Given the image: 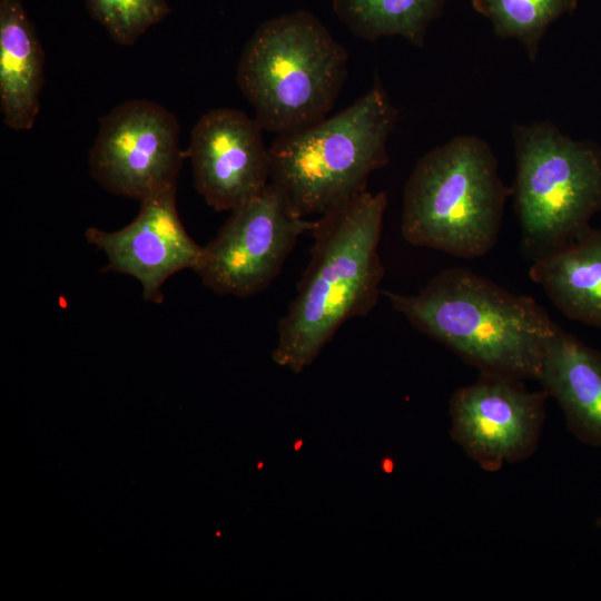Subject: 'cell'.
I'll use <instances>...</instances> for the list:
<instances>
[{
  "mask_svg": "<svg viewBox=\"0 0 601 601\" xmlns=\"http://www.w3.org/2000/svg\"><path fill=\"white\" fill-rule=\"evenodd\" d=\"M546 396L521 380L481 373L450 401L451 435L485 470L523 460L538 444Z\"/></svg>",
  "mask_w": 601,
  "mask_h": 601,
  "instance_id": "obj_9",
  "label": "cell"
},
{
  "mask_svg": "<svg viewBox=\"0 0 601 601\" xmlns=\"http://www.w3.org/2000/svg\"><path fill=\"white\" fill-rule=\"evenodd\" d=\"M262 130L256 118L231 108L211 109L194 126L186 157L197 191L216 211L233 210L269 184Z\"/></svg>",
  "mask_w": 601,
  "mask_h": 601,
  "instance_id": "obj_11",
  "label": "cell"
},
{
  "mask_svg": "<svg viewBox=\"0 0 601 601\" xmlns=\"http://www.w3.org/2000/svg\"><path fill=\"white\" fill-rule=\"evenodd\" d=\"M386 206L384 191H364L315 220L309 262L277 325L276 364L302 372L345 322L373 311L382 295Z\"/></svg>",
  "mask_w": 601,
  "mask_h": 601,
  "instance_id": "obj_1",
  "label": "cell"
},
{
  "mask_svg": "<svg viewBox=\"0 0 601 601\" xmlns=\"http://www.w3.org/2000/svg\"><path fill=\"white\" fill-rule=\"evenodd\" d=\"M529 276L568 318L601 328V230L588 226L533 259Z\"/></svg>",
  "mask_w": 601,
  "mask_h": 601,
  "instance_id": "obj_14",
  "label": "cell"
},
{
  "mask_svg": "<svg viewBox=\"0 0 601 601\" xmlns=\"http://www.w3.org/2000/svg\"><path fill=\"white\" fill-rule=\"evenodd\" d=\"M86 240L107 258L104 270L137 279L147 302L164 300L165 282L180 270H195L203 246L186 231L178 214L176 184L140 200V209L127 226L106 231L88 227Z\"/></svg>",
  "mask_w": 601,
  "mask_h": 601,
  "instance_id": "obj_10",
  "label": "cell"
},
{
  "mask_svg": "<svg viewBox=\"0 0 601 601\" xmlns=\"http://www.w3.org/2000/svg\"><path fill=\"white\" fill-rule=\"evenodd\" d=\"M89 150L92 178L107 191L137 200L173 184L186 157L179 124L147 99L119 104L99 121Z\"/></svg>",
  "mask_w": 601,
  "mask_h": 601,
  "instance_id": "obj_8",
  "label": "cell"
},
{
  "mask_svg": "<svg viewBox=\"0 0 601 601\" xmlns=\"http://www.w3.org/2000/svg\"><path fill=\"white\" fill-rule=\"evenodd\" d=\"M382 295L416 331L481 373L539 380L548 343L560 328L534 298L464 268H447L413 295Z\"/></svg>",
  "mask_w": 601,
  "mask_h": 601,
  "instance_id": "obj_2",
  "label": "cell"
},
{
  "mask_svg": "<svg viewBox=\"0 0 601 601\" xmlns=\"http://www.w3.org/2000/svg\"><path fill=\"white\" fill-rule=\"evenodd\" d=\"M513 141L511 193L522 246L535 259L573 239L601 210V147L549 121L514 126Z\"/></svg>",
  "mask_w": 601,
  "mask_h": 601,
  "instance_id": "obj_6",
  "label": "cell"
},
{
  "mask_svg": "<svg viewBox=\"0 0 601 601\" xmlns=\"http://www.w3.org/2000/svg\"><path fill=\"white\" fill-rule=\"evenodd\" d=\"M347 61L346 49L322 21L297 10L257 27L239 57L236 82L262 128L279 135L325 118Z\"/></svg>",
  "mask_w": 601,
  "mask_h": 601,
  "instance_id": "obj_5",
  "label": "cell"
},
{
  "mask_svg": "<svg viewBox=\"0 0 601 601\" xmlns=\"http://www.w3.org/2000/svg\"><path fill=\"white\" fill-rule=\"evenodd\" d=\"M92 19L119 45L130 46L171 11L168 0H85Z\"/></svg>",
  "mask_w": 601,
  "mask_h": 601,
  "instance_id": "obj_17",
  "label": "cell"
},
{
  "mask_svg": "<svg viewBox=\"0 0 601 601\" xmlns=\"http://www.w3.org/2000/svg\"><path fill=\"white\" fill-rule=\"evenodd\" d=\"M397 115L376 79L338 114L277 135L269 147V183L300 216L326 214L366 191L370 176L388 162Z\"/></svg>",
  "mask_w": 601,
  "mask_h": 601,
  "instance_id": "obj_3",
  "label": "cell"
},
{
  "mask_svg": "<svg viewBox=\"0 0 601 601\" xmlns=\"http://www.w3.org/2000/svg\"><path fill=\"white\" fill-rule=\"evenodd\" d=\"M314 225L315 220L300 216L269 183L230 210L217 235L203 246L194 272L217 294L252 296L274 280L299 237Z\"/></svg>",
  "mask_w": 601,
  "mask_h": 601,
  "instance_id": "obj_7",
  "label": "cell"
},
{
  "mask_svg": "<svg viewBox=\"0 0 601 601\" xmlns=\"http://www.w3.org/2000/svg\"><path fill=\"white\" fill-rule=\"evenodd\" d=\"M444 0H333V9L355 36L375 41L398 36L423 47L428 24Z\"/></svg>",
  "mask_w": 601,
  "mask_h": 601,
  "instance_id": "obj_15",
  "label": "cell"
},
{
  "mask_svg": "<svg viewBox=\"0 0 601 601\" xmlns=\"http://www.w3.org/2000/svg\"><path fill=\"white\" fill-rule=\"evenodd\" d=\"M471 1L473 8L491 21L496 36L519 40L532 61L549 26L578 4V0Z\"/></svg>",
  "mask_w": 601,
  "mask_h": 601,
  "instance_id": "obj_16",
  "label": "cell"
},
{
  "mask_svg": "<svg viewBox=\"0 0 601 601\" xmlns=\"http://www.w3.org/2000/svg\"><path fill=\"white\" fill-rule=\"evenodd\" d=\"M582 442L601 446V352L561 327L548 343L539 380Z\"/></svg>",
  "mask_w": 601,
  "mask_h": 601,
  "instance_id": "obj_12",
  "label": "cell"
},
{
  "mask_svg": "<svg viewBox=\"0 0 601 601\" xmlns=\"http://www.w3.org/2000/svg\"><path fill=\"white\" fill-rule=\"evenodd\" d=\"M511 189L489 144L459 136L422 156L403 195L401 233L411 245L460 258L492 249Z\"/></svg>",
  "mask_w": 601,
  "mask_h": 601,
  "instance_id": "obj_4",
  "label": "cell"
},
{
  "mask_svg": "<svg viewBox=\"0 0 601 601\" xmlns=\"http://www.w3.org/2000/svg\"><path fill=\"white\" fill-rule=\"evenodd\" d=\"M45 82V52L21 0H0V109L13 130L33 127Z\"/></svg>",
  "mask_w": 601,
  "mask_h": 601,
  "instance_id": "obj_13",
  "label": "cell"
}]
</instances>
